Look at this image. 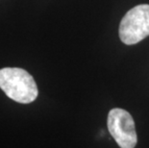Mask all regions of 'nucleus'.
Listing matches in <instances>:
<instances>
[{"mask_svg": "<svg viewBox=\"0 0 149 148\" xmlns=\"http://www.w3.org/2000/svg\"><path fill=\"white\" fill-rule=\"evenodd\" d=\"M0 89L9 98L21 104L35 101L39 94L32 75L18 67L0 69Z\"/></svg>", "mask_w": 149, "mask_h": 148, "instance_id": "f257e3e1", "label": "nucleus"}, {"mask_svg": "<svg viewBox=\"0 0 149 148\" xmlns=\"http://www.w3.org/2000/svg\"><path fill=\"white\" fill-rule=\"evenodd\" d=\"M149 36V5L141 4L129 10L119 25V38L123 43L133 45Z\"/></svg>", "mask_w": 149, "mask_h": 148, "instance_id": "f03ea898", "label": "nucleus"}, {"mask_svg": "<svg viewBox=\"0 0 149 148\" xmlns=\"http://www.w3.org/2000/svg\"><path fill=\"white\" fill-rule=\"evenodd\" d=\"M108 129L120 148H135L138 142L135 122L127 111L112 109L108 115Z\"/></svg>", "mask_w": 149, "mask_h": 148, "instance_id": "7ed1b4c3", "label": "nucleus"}]
</instances>
